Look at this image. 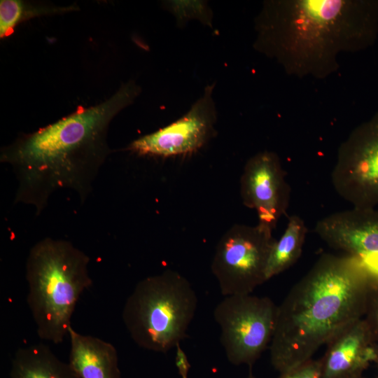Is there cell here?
<instances>
[{"label":"cell","mask_w":378,"mask_h":378,"mask_svg":"<svg viewBox=\"0 0 378 378\" xmlns=\"http://www.w3.org/2000/svg\"><path fill=\"white\" fill-rule=\"evenodd\" d=\"M141 92L134 80L123 83L105 101L80 106L36 132L20 134L1 148L0 161L10 165L18 181L15 203L31 205L38 215L52 194L65 188L85 201L111 153L107 142L110 123Z\"/></svg>","instance_id":"1"},{"label":"cell","mask_w":378,"mask_h":378,"mask_svg":"<svg viewBox=\"0 0 378 378\" xmlns=\"http://www.w3.org/2000/svg\"><path fill=\"white\" fill-rule=\"evenodd\" d=\"M377 4L358 0L267 1L255 20L254 48L290 75L323 78L342 53L370 44Z\"/></svg>","instance_id":"2"},{"label":"cell","mask_w":378,"mask_h":378,"mask_svg":"<svg viewBox=\"0 0 378 378\" xmlns=\"http://www.w3.org/2000/svg\"><path fill=\"white\" fill-rule=\"evenodd\" d=\"M374 276L358 259L323 254L278 306L270 345L279 373L313 358L316 351L363 318Z\"/></svg>","instance_id":"3"},{"label":"cell","mask_w":378,"mask_h":378,"mask_svg":"<svg viewBox=\"0 0 378 378\" xmlns=\"http://www.w3.org/2000/svg\"><path fill=\"white\" fill-rule=\"evenodd\" d=\"M89 263L90 258L66 240L45 238L31 248L27 303L41 340L57 344L69 335L77 302L92 284Z\"/></svg>","instance_id":"4"},{"label":"cell","mask_w":378,"mask_h":378,"mask_svg":"<svg viewBox=\"0 0 378 378\" xmlns=\"http://www.w3.org/2000/svg\"><path fill=\"white\" fill-rule=\"evenodd\" d=\"M197 307V294L190 281L167 270L136 284L125 302L122 318L138 346L167 353L186 337Z\"/></svg>","instance_id":"5"},{"label":"cell","mask_w":378,"mask_h":378,"mask_svg":"<svg viewBox=\"0 0 378 378\" xmlns=\"http://www.w3.org/2000/svg\"><path fill=\"white\" fill-rule=\"evenodd\" d=\"M278 306L268 297L251 294L224 297L215 307L220 341L228 361L251 368L270 347Z\"/></svg>","instance_id":"6"},{"label":"cell","mask_w":378,"mask_h":378,"mask_svg":"<svg viewBox=\"0 0 378 378\" xmlns=\"http://www.w3.org/2000/svg\"><path fill=\"white\" fill-rule=\"evenodd\" d=\"M276 239L262 224H235L218 241L211 265L221 294L251 293L267 280L266 268Z\"/></svg>","instance_id":"7"},{"label":"cell","mask_w":378,"mask_h":378,"mask_svg":"<svg viewBox=\"0 0 378 378\" xmlns=\"http://www.w3.org/2000/svg\"><path fill=\"white\" fill-rule=\"evenodd\" d=\"M331 181L354 208L378 205V114L356 127L340 144Z\"/></svg>","instance_id":"8"},{"label":"cell","mask_w":378,"mask_h":378,"mask_svg":"<svg viewBox=\"0 0 378 378\" xmlns=\"http://www.w3.org/2000/svg\"><path fill=\"white\" fill-rule=\"evenodd\" d=\"M215 83L178 120L132 141L127 150L142 156L168 158L193 153L204 147L216 133L217 111L213 99Z\"/></svg>","instance_id":"9"},{"label":"cell","mask_w":378,"mask_h":378,"mask_svg":"<svg viewBox=\"0 0 378 378\" xmlns=\"http://www.w3.org/2000/svg\"><path fill=\"white\" fill-rule=\"evenodd\" d=\"M240 195L244 206L254 209L258 223L273 230L286 212L290 187L277 154L263 150L246 162L240 178Z\"/></svg>","instance_id":"10"},{"label":"cell","mask_w":378,"mask_h":378,"mask_svg":"<svg viewBox=\"0 0 378 378\" xmlns=\"http://www.w3.org/2000/svg\"><path fill=\"white\" fill-rule=\"evenodd\" d=\"M315 232L329 246L354 257L378 279V210L352 208L319 220Z\"/></svg>","instance_id":"11"},{"label":"cell","mask_w":378,"mask_h":378,"mask_svg":"<svg viewBox=\"0 0 378 378\" xmlns=\"http://www.w3.org/2000/svg\"><path fill=\"white\" fill-rule=\"evenodd\" d=\"M363 318L352 323L328 344L321 358L320 378H356L378 360V347Z\"/></svg>","instance_id":"12"},{"label":"cell","mask_w":378,"mask_h":378,"mask_svg":"<svg viewBox=\"0 0 378 378\" xmlns=\"http://www.w3.org/2000/svg\"><path fill=\"white\" fill-rule=\"evenodd\" d=\"M69 363L79 378H120L115 347L71 328Z\"/></svg>","instance_id":"13"},{"label":"cell","mask_w":378,"mask_h":378,"mask_svg":"<svg viewBox=\"0 0 378 378\" xmlns=\"http://www.w3.org/2000/svg\"><path fill=\"white\" fill-rule=\"evenodd\" d=\"M10 378H79L69 363L43 344L19 348L11 362Z\"/></svg>","instance_id":"14"},{"label":"cell","mask_w":378,"mask_h":378,"mask_svg":"<svg viewBox=\"0 0 378 378\" xmlns=\"http://www.w3.org/2000/svg\"><path fill=\"white\" fill-rule=\"evenodd\" d=\"M307 233L302 218L291 216L286 230L279 240H276L267 261L266 278L269 280L295 264L301 255Z\"/></svg>","instance_id":"15"},{"label":"cell","mask_w":378,"mask_h":378,"mask_svg":"<svg viewBox=\"0 0 378 378\" xmlns=\"http://www.w3.org/2000/svg\"><path fill=\"white\" fill-rule=\"evenodd\" d=\"M79 10L76 4L60 6L47 1L1 0L0 38L10 36L19 24L31 18L62 15Z\"/></svg>","instance_id":"16"},{"label":"cell","mask_w":378,"mask_h":378,"mask_svg":"<svg viewBox=\"0 0 378 378\" xmlns=\"http://www.w3.org/2000/svg\"><path fill=\"white\" fill-rule=\"evenodd\" d=\"M164 5L174 15L178 25H183L190 19H197L202 24L211 26L212 13L204 1H170Z\"/></svg>","instance_id":"17"},{"label":"cell","mask_w":378,"mask_h":378,"mask_svg":"<svg viewBox=\"0 0 378 378\" xmlns=\"http://www.w3.org/2000/svg\"><path fill=\"white\" fill-rule=\"evenodd\" d=\"M375 342L378 343V279L374 278L369 290L363 316Z\"/></svg>","instance_id":"18"},{"label":"cell","mask_w":378,"mask_h":378,"mask_svg":"<svg viewBox=\"0 0 378 378\" xmlns=\"http://www.w3.org/2000/svg\"><path fill=\"white\" fill-rule=\"evenodd\" d=\"M321 371V358H312L295 368L279 373L278 378H320Z\"/></svg>","instance_id":"19"},{"label":"cell","mask_w":378,"mask_h":378,"mask_svg":"<svg viewBox=\"0 0 378 378\" xmlns=\"http://www.w3.org/2000/svg\"><path fill=\"white\" fill-rule=\"evenodd\" d=\"M246 378H257L254 377L252 374H250Z\"/></svg>","instance_id":"20"},{"label":"cell","mask_w":378,"mask_h":378,"mask_svg":"<svg viewBox=\"0 0 378 378\" xmlns=\"http://www.w3.org/2000/svg\"><path fill=\"white\" fill-rule=\"evenodd\" d=\"M356 378H364V377H363V375H362V376L358 377H356Z\"/></svg>","instance_id":"21"},{"label":"cell","mask_w":378,"mask_h":378,"mask_svg":"<svg viewBox=\"0 0 378 378\" xmlns=\"http://www.w3.org/2000/svg\"><path fill=\"white\" fill-rule=\"evenodd\" d=\"M377 362L378 363V360H377Z\"/></svg>","instance_id":"22"}]
</instances>
